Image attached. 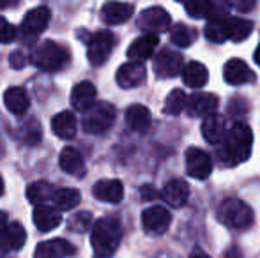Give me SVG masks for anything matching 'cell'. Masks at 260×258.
I'll return each instance as SVG.
<instances>
[{"mask_svg":"<svg viewBox=\"0 0 260 258\" xmlns=\"http://www.w3.org/2000/svg\"><path fill=\"white\" fill-rule=\"evenodd\" d=\"M18 35V30L14 25H11L4 16H0V43H11Z\"/></svg>","mask_w":260,"mask_h":258,"instance_id":"37","label":"cell"},{"mask_svg":"<svg viewBox=\"0 0 260 258\" xmlns=\"http://www.w3.org/2000/svg\"><path fill=\"white\" fill-rule=\"evenodd\" d=\"M159 38L154 34H144L140 38H137L131 46L127 48V57H129V62H138L142 64L144 60H149L154 55Z\"/></svg>","mask_w":260,"mask_h":258,"instance_id":"14","label":"cell"},{"mask_svg":"<svg viewBox=\"0 0 260 258\" xmlns=\"http://www.w3.org/2000/svg\"><path fill=\"white\" fill-rule=\"evenodd\" d=\"M151 122V112L144 104H133L126 110V124L137 133H147Z\"/></svg>","mask_w":260,"mask_h":258,"instance_id":"23","label":"cell"},{"mask_svg":"<svg viewBox=\"0 0 260 258\" xmlns=\"http://www.w3.org/2000/svg\"><path fill=\"white\" fill-rule=\"evenodd\" d=\"M25 239H27L25 228L20 223H9L0 235V251L6 253L11 249H20L25 244Z\"/></svg>","mask_w":260,"mask_h":258,"instance_id":"24","label":"cell"},{"mask_svg":"<svg viewBox=\"0 0 260 258\" xmlns=\"http://www.w3.org/2000/svg\"><path fill=\"white\" fill-rule=\"evenodd\" d=\"M7 225H9V221H7V214L0 210V235H2V232L6 230Z\"/></svg>","mask_w":260,"mask_h":258,"instance_id":"40","label":"cell"},{"mask_svg":"<svg viewBox=\"0 0 260 258\" xmlns=\"http://www.w3.org/2000/svg\"><path fill=\"white\" fill-rule=\"evenodd\" d=\"M92 223V214L90 212H78L69 219V228L76 232H85Z\"/></svg>","mask_w":260,"mask_h":258,"instance_id":"36","label":"cell"},{"mask_svg":"<svg viewBox=\"0 0 260 258\" xmlns=\"http://www.w3.org/2000/svg\"><path fill=\"white\" fill-rule=\"evenodd\" d=\"M184 9L193 18H207L209 21H218L229 18V4L221 2H188Z\"/></svg>","mask_w":260,"mask_h":258,"instance_id":"11","label":"cell"},{"mask_svg":"<svg viewBox=\"0 0 260 258\" xmlns=\"http://www.w3.org/2000/svg\"><path fill=\"white\" fill-rule=\"evenodd\" d=\"M58 165L69 175H83V158L76 149L66 147L60 152V158H58Z\"/></svg>","mask_w":260,"mask_h":258,"instance_id":"29","label":"cell"},{"mask_svg":"<svg viewBox=\"0 0 260 258\" xmlns=\"http://www.w3.org/2000/svg\"><path fill=\"white\" fill-rule=\"evenodd\" d=\"M4 195V180H2V177H0V196Z\"/></svg>","mask_w":260,"mask_h":258,"instance_id":"43","label":"cell"},{"mask_svg":"<svg viewBox=\"0 0 260 258\" xmlns=\"http://www.w3.org/2000/svg\"><path fill=\"white\" fill-rule=\"evenodd\" d=\"M195 39V32H191L184 23H177L170 30V41L181 48H188Z\"/></svg>","mask_w":260,"mask_h":258,"instance_id":"34","label":"cell"},{"mask_svg":"<svg viewBox=\"0 0 260 258\" xmlns=\"http://www.w3.org/2000/svg\"><path fill=\"white\" fill-rule=\"evenodd\" d=\"M189 258H211V256H207L204 251H200V249H195V251L189 255Z\"/></svg>","mask_w":260,"mask_h":258,"instance_id":"41","label":"cell"},{"mask_svg":"<svg viewBox=\"0 0 260 258\" xmlns=\"http://www.w3.org/2000/svg\"><path fill=\"white\" fill-rule=\"evenodd\" d=\"M32 219H34V225L38 227L39 232H52L53 228H57L62 223L60 212L48 205L36 207L34 214H32Z\"/></svg>","mask_w":260,"mask_h":258,"instance_id":"21","label":"cell"},{"mask_svg":"<svg viewBox=\"0 0 260 258\" xmlns=\"http://www.w3.org/2000/svg\"><path fill=\"white\" fill-rule=\"evenodd\" d=\"M55 195V188L46 180H38V182L30 184L27 188V198L30 203H34L36 207L38 205H45L46 202L53 198Z\"/></svg>","mask_w":260,"mask_h":258,"instance_id":"31","label":"cell"},{"mask_svg":"<svg viewBox=\"0 0 260 258\" xmlns=\"http://www.w3.org/2000/svg\"><path fill=\"white\" fill-rule=\"evenodd\" d=\"M140 195H142V200H156L157 198V191L154 190V188H151V186L142 188Z\"/></svg>","mask_w":260,"mask_h":258,"instance_id":"39","label":"cell"},{"mask_svg":"<svg viewBox=\"0 0 260 258\" xmlns=\"http://www.w3.org/2000/svg\"><path fill=\"white\" fill-rule=\"evenodd\" d=\"M253 30V23L244 18H226V34L234 43H243Z\"/></svg>","mask_w":260,"mask_h":258,"instance_id":"30","label":"cell"},{"mask_svg":"<svg viewBox=\"0 0 260 258\" xmlns=\"http://www.w3.org/2000/svg\"><path fill=\"white\" fill-rule=\"evenodd\" d=\"M92 249L96 258H110L117 251L122 241V227L120 221L113 216H106L98 219L92 225Z\"/></svg>","mask_w":260,"mask_h":258,"instance_id":"2","label":"cell"},{"mask_svg":"<svg viewBox=\"0 0 260 258\" xmlns=\"http://www.w3.org/2000/svg\"><path fill=\"white\" fill-rule=\"evenodd\" d=\"M52 129L58 138L71 140L76 136V117L73 112H60L52 119Z\"/></svg>","mask_w":260,"mask_h":258,"instance_id":"26","label":"cell"},{"mask_svg":"<svg viewBox=\"0 0 260 258\" xmlns=\"http://www.w3.org/2000/svg\"><path fill=\"white\" fill-rule=\"evenodd\" d=\"M172 223V214L168 212V209L161 205L149 207L142 212V225H144V230L147 234L152 235H161L168 230Z\"/></svg>","mask_w":260,"mask_h":258,"instance_id":"9","label":"cell"},{"mask_svg":"<svg viewBox=\"0 0 260 258\" xmlns=\"http://www.w3.org/2000/svg\"><path fill=\"white\" fill-rule=\"evenodd\" d=\"M218 219L229 228L244 230L253 223V212L243 200L226 198L218 207Z\"/></svg>","mask_w":260,"mask_h":258,"instance_id":"4","label":"cell"},{"mask_svg":"<svg viewBox=\"0 0 260 258\" xmlns=\"http://www.w3.org/2000/svg\"><path fill=\"white\" fill-rule=\"evenodd\" d=\"M115 46V38L112 32L101 30L90 35L89 43H87V55L92 65H101L108 60L110 53L113 52Z\"/></svg>","mask_w":260,"mask_h":258,"instance_id":"6","label":"cell"},{"mask_svg":"<svg viewBox=\"0 0 260 258\" xmlns=\"http://www.w3.org/2000/svg\"><path fill=\"white\" fill-rule=\"evenodd\" d=\"M30 62L36 67L46 72H55L64 69L69 62V52L62 45L55 41H45L32 52Z\"/></svg>","mask_w":260,"mask_h":258,"instance_id":"3","label":"cell"},{"mask_svg":"<svg viewBox=\"0 0 260 258\" xmlns=\"http://www.w3.org/2000/svg\"><path fill=\"white\" fill-rule=\"evenodd\" d=\"M253 134L251 129L243 122H236L225 133L219 141L221 147L218 149V159L223 166H237L250 158Z\"/></svg>","mask_w":260,"mask_h":258,"instance_id":"1","label":"cell"},{"mask_svg":"<svg viewBox=\"0 0 260 258\" xmlns=\"http://www.w3.org/2000/svg\"><path fill=\"white\" fill-rule=\"evenodd\" d=\"M50 18H52V11L46 6H39L28 11L21 23V35L25 41H30V39L38 38L41 32H45V28L50 23Z\"/></svg>","mask_w":260,"mask_h":258,"instance_id":"7","label":"cell"},{"mask_svg":"<svg viewBox=\"0 0 260 258\" xmlns=\"http://www.w3.org/2000/svg\"><path fill=\"white\" fill-rule=\"evenodd\" d=\"M182 82L191 89H200L207 83L209 80V71L204 64L200 62H189L182 69Z\"/></svg>","mask_w":260,"mask_h":258,"instance_id":"28","label":"cell"},{"mask_svg":"<svg viewBox=\"0 0 260 258\" xmlns=\"http://www.w3.org/2000/svg\"><path fill=\"white\" fill-rule=\"evenodd\" d=\"M92 195L101 202L108 203H119L124 198V186L117 179H105L94 184Z\"/></svg>","mask_w":260,"mask_h":258,"instance_id":"20","label":"cell"},{"mask_svg":"<svg viewBox=\"0 0 260 258\" xmlns=\"http://www.w3.org/2000/svg\"><path fill=\"white\" fill-rule=\"evenodd\" d=\"M219 101L216 94H207V92H200V94H193L191 97L186 99V108L189 117H209V115L214 114V110L218 108Z\"/></svg>","mask_w":260,"mask_h":258,"instance_id":"13","label":"cell"},{"mask_svg":"<svg viewBox=\"0 0 260 258\" xmlns=\"http://www.w3.org/2000/svg\"><path fill=\"white\" fill-rule=\"evenodd\" d=\"M212 161L211 156L199 147H189L186 151V172L197 180H206L211 175Z\"/></svg>","mask_w":260,"mask_h":258,"instance_id":"8","label":"cell"},{"mask_svg":"<svg viewBox=\"0 0 260 258\" xmlns=\"http://www.w3.org/2000/svg\"><path fill=\"white\" fill-rule=\"evenodd\" d=\"M147 78V71H145L144 64L138 62H127L120 65L119 71H117V83L122 89H135V87H140L142 83Z\"/></svg>","mask_w":260,"mask_h":258,"instance_id":"16","label":"cell"},{"mask_svg":"<svg viewBox=\"0 0 260 258\" xmlns=\"http://www.w3.org/2000/svg\"><path fill=\"white\" fill-rule=\"evenodd\" d=\"M76 253V248L66 239H50L38 244L34 258H68Z\"/></svg>","mask_w":260,"mask_h":258,"instance_id":"15","label":"cell"},{"mask_svg":"<svg viewBox=\"0 0 260 258\" xmlns=\"http://www.w3.org/2000/svg\"><path fill=\"white\" fill-rule=\"evenodd\" d=\"M133 14V6L124 2H108L101 9V18L108 25H119L127 21Z\"/></svg>","mask_w":260,"mask_h":258,"instance_id":"22","label":"cell"},{"mask_svg":"<svg viewBox=\"0 0 260 258\" xmlns=\"http://www.w3.org/2000/svg\"><path fill=\"white\" fill-rule=\"evenodd\" d=\"M253 59H255V62H257L260 65V45L257 46V50H255V55H253Z\"/></svg>","mask_w":260,"mask_h":258,"instance_id":"42","label":"cell"},{"mask_svg":"<svg viewBox=\"0 0 260 258\" xmlns=\"http://www.w3.org/2000/svg\"><path fill=\"white\" fill-rule=\"evenodd\" d=\"M204 35L209 39L211 43H223L229 39L226 34V18L225 20H218V21H209L206 25V30Z\"/></svg>","mask_w":260,"mask_h":258,"instance_id":"35","label":"cell"},{"mask_svg":"<svg viewBox=\"0 0 260 258\" xmlns=\"http://www.w3.org/2000/svg\"><path fill=\"white\" fill-rule=\"evenodd\" d=\"M161 196H163L165 202H167L170 207L179 209V207L186 205V202H188L189 186L181 179H172L165 184L163 191H161Z\"/></svg>","mask_w":260,"mask_h":258,"instance_id":"19","label":"cell"},{"mask_svg":"<svg viewBox=\"0 0 260 258\" xmlns=\"http://www.w3.org/2000/svg\"><path fill=\"white\" fill-rule=\"evenodd\" d=\"M226 258H236V256H232V255H230V253H229V255H226Z\"/></svg>","mask_w":260,"mask_h":258,"instance_id":"44","label":"cell"},{"mask_svg":"<svg viewBox=\"0 0 260 258\" xmlns=\"http://www.w3.org/2000/svg\"><path fill=\"white\" fill-rule=\"evenodd\" d=\"M53 203L57 210H71L75 209L80 203L82 196H80L78 190H73V188H62V190H55L53 195Z\"/></svg>","mask_w":260,"mask_h":258,"instance_id":"32","label":"cell"},{"mask_svg":"<svg viewBox=\"0 0 260 258\" xmlns=\"http://www.w3.org/2000/svg\"><path fill=\"white\" fill-rule=\"evenodd\" d=\"M115 106L110 103H96L92 108L85 112L82 121V128L89 134H103L115 122Z\"/></svg>","mask_w":260,"mask_h":258,"instance_id":"5","label":"cell"},{"mask_svg":"<svg viewBox=\"0 0 260 258\" xmlns=\"http://www.w3.org/2000/svg\"><path fill=\"white\" fill-rule=\"evenodd\" d=\"M25 64H27V57H25L21 52H13L9 55V65H11V67L21 69Z\"/></svg>","mask_w":260,"mask_h":258,"instance_id":"38","label":"cell"},{"mask_svg":"<svg viewBox=\"0 0 260 258\" xmlns=\"http://www.w3.org/2000/svg\"><path fill=\"white\" fill-rule=\"evenodd\" d=\"M186 99H188V96H186L182 90H179V89L172 90V92L168 94L167 101H165V112H167L168 115H179L186 108Z\"/></svg>","mask_w":260,"mask_h":258,"instance_id":"33","label":"cell"},{"mask_svg":"<svg viewBox=\"0 0 260 258\" xmlns=\"http://www.w3.org/2000/svg\"><path fill=\"white\" fill-rule=\"evenodd\" d=\"M223 78L229 85H243V83L253 82L255 75L248 64L241 59H230L223 67Z\"/></svg>","mask_w":260,"mask_h":258,"instance_id":"17","label":"cell"},{"mask_svg":"<svg viewBox=\"0 0 260 258\" xmlns=\"http://www.w3.org/2000/svg\"><path fill=\"white\" fill-rule=\"evenodd\" d=\"M96 96L98 90L90 82H80L78 85H75L71 92V104L75 110L78 112H87L89 108H92L96 104Z\"/></svg>","mask_w":260,"mask_h":258,"instance_id":"18","label":"cell"},{"mask_svg":"<svg viewBox=\"0 0 260 258\" xmlns=\"http://www.w3.org/2000/svg\"><path fill=\"white\" fill-rule=\"evenodd\" d=\"M138 27L145 34L157 35L159 32H165L170 27V14L163 7H149L138 18Z\"/></svg>","mask_w":260,"mask_h":258,"instance_id":"10","label":"cell"},{"mask_svg":"<svg viewBox=\"0 0 260 258\" xmlns=\"http://www.w3.org/2000/svg\"><path fill=\"white\" fill-rule=\"evenodd\" d=\"M226 133V128H225V119L221 115H209V117L204 119L202 122V136L206 138L209 143L212 145H218L219 141L223 140Z\"/></svg>","mask_w":260,"mask_h":258,"instance_id":"27","label":"cell"},{"mask_svg":"<svg viewBox=\"0 0 260 258\" xmlns=\"http://www.w3.org/2000/svg\"><path fill=\"white\" fill-rule=\"evenodd\" d=\"M4 104L6 108L14 115H23L30 108V99H28L27 92L20 87H11L4 94Z\"/></svg>","mask_w":260,"mask_h":258,"instance_id":"25","label":"cell"},{"mask_svg":"<svg viewBox=\"0 0 260 258\" xmlns=\"http://www.w3.org/2000/svg\"><path fill=\"white\" fill-rule=\"evenodd\" d=\"M182 71L181 53L172 50H161L154 57V72L157 78H175Z\"/></svg>","mask_w":260,"mask_h":258,"instance_id":"12","label":"cell"}]
</instances>
